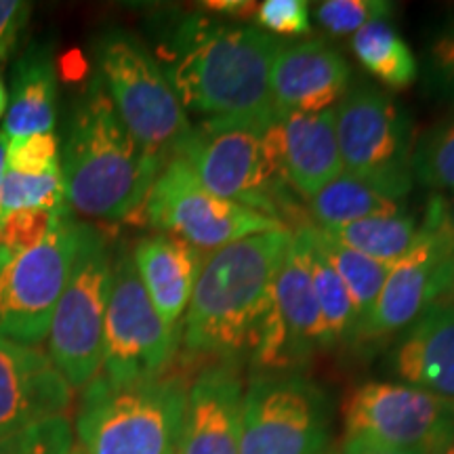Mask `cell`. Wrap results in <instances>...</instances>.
I'll use <instances>...</instances> for the list:
<instances>
[{"label": "cell", "instance_id": "1", "mask_svg": "<svg viewBox=\"0 0 454 454\" xmlns=\"http://www.w3.org/2000/svg\"><path fill=\"white\" fill-rule=\"evenodd\" d=\"M280 43L254 26H234L192 13L168 43V82L184 106L204 121L270 129L278 121L271 67Z\"/></svg>", "mask_w": 454, "mask_h": 454}, {"label": "cell", "instance_id": "2", "mask_svg": "<svg viewBox=\"0 0 454 454\" xmlns=\"http://www.w3.org/2000/svg\"><path fill=\"white\" fill-rule=\"evenodd\" d=\"M61 160L70 211L104 221L144 215L152 185L164 167L129 133L99 76L74 106Z\"/></svg>", "mask_w": 454, "mask_h": 454}, {"label": "cell", "instance_id": "3", "mask_svg": "<svg viewBox=\"0 0 454 454\" xmlns=\"http://www.w3.org/2000/svg\"><path fill=\"white\" fill-rule=\"evenodd\" d=\"M291 240V230L265 231L221 247L202 261L181 326L187 351L236 357L254 349Z\"/></svg>", "mask_w": 454, "mask_h": 454}, {"label": "cell", "instance_id": "4", "mask_svg": "<svg viewBox=\"0 0 454 454\" xmlns=\"http://www.w3.org/2000/svg\"><path fill=\"white\" fill-rule=\"evenodd\" d=\"M185 400L184 381L164 374L130 385L98 374L76 419L82 454H167L179 440Z\"/></svg>", "mask_w": 454, "mask_h": 454}, {"label": "cell", "instance_id": "5", "mask_svg": "<svg viewBox=\"0 0 454 454\" xmlns=\"http://www.w3.org/2000/svg\"><path fill=\"white\" fill-rule=\"evenodd\" d=\"M98 76L124 127L162 164L177 156L192 124L154 55L124 30H107L95 43Z\"/></svg>", "mask_w": 454, "mask_h": 454}, {"label": "cell", "instance_id": "6", "mask_svg": "<svg viewBox=\"0 0 454 454\" xmlns=\"http://www.w3.org/2000/svg\"><path fill=\"white\" fill-rule=\"evenodd\" d=\"M175 158L190 164L208 192L286 225L294 202L278 170L268 129L202 121Z\"/></svg>", "mask_w": 454, "mask_h": 454}, {"label": "cell", "instance_id": "7", "mask_svg": "<svg viewBox=\"0 0 454 454\" xmlns=\"http://www.w3.org/2000/svg\"><path fill=\"white\" fill-rule=\"evenodd\" d=\"M112 274L114 261L104 234L82 223L70 280L47 334L51 362L72 389L87 387L101 371Z\"/></svg>", "mask_w": 454, "mask_h": 454}, {"label": "cell", "instance_id": "8", "mask_svg": "<svg viewBox=\"0 0 454 454\" xmlns=\"http://www.w3.org/2000/svg\"><path fill=\"white\" fill-rule=\"evenodd\" d=\"M144 219L160 234L179 238L200 253L265 231L288 230L282 221L208 192L181 158H170L158 173Z\"/></svg>", "mask_w": 454, "mask_h": 454}, {"label": "cell", "instance_id": "9", "mask_svg": "<svg viewBox=\"0 0 454 454\" xmlns=\"http://www.w3.org/2000/svg\"><path fill=\"white\" fill-rule=\"evenodd\" d=\"M331 414L320 387L299 374H254L242 397L240 454H326Z\"/></svg>", "mask_w": 454, "mask_h": 454}, {"label": "cell", "instance_id": "10", "mask_svg": "<svg viewBox=\"0 0 454 454\" xmlns=\"http://www.w3.org/2000/svg\"><path fill=\"white\" fill-rule=\"evenodd\" d=\"M181 331L158 316L135 268L133 254L114 261L104 326L101 374L116 385L162 377L179 348Z\"/></svg>", "mask_w": 454, "mask_h": 454}, {"label": "cell", "instance_id": "11", "mask_svg": "<svg viewBox=\"0 0 454 454\" xmlns=\"http://www.w3.org/2000/svg\"><path fill=\"white\" fill-rule=\"evenodd\" d=\"M345 438L442 454L454 444V400L406 383H366L343 404Z\"/></svg>", "mask_w": 454, "mask_h": 454}, {"label": "cell", "instance_id": "12", "mask_svg": "<svg viewBox=\"0 0 454 454\" xmlns=\"http://www.w3.org/2000/svg\"><path fill=\"white\" fill-rule=\"evenodd\" d=\"M81 234L82 221L67 213L47 240L0 265V337L26 345L47 337Z\"/></svg>", "mask_w": 454, "mask_h": 454}, {"label": "cell", "instance_id": "13", "mask_svg": "<svg viewBox=\"0 0 454 454\" xmlns=\"http://www.w3.org/2000/svg\"><path fill=\"white\" fill-rule=\"evenodd\" d=\"M454 294V238L444 221V198H431L417 240L391 265L377 303L357 334L385 337L411 326L438 301Z\"/></svg>", "mask_w": 454, "mask_h": 454}, {"label": "cell", "instance_id": "14", "mask_svg": "<svg viewBox=\"0 0 454 454\" xmlns=\"http://www.w3.org/2000/svg\"><path fill=\"white\" fill-rule=\"evenodd\" d=\"M345 173L412 184V124L402 106L374 87L348 90L334 110Z\"/></svg>", "mask_w": 454, "mask_h": 454}, {"label": "cell", "instance_id": "15", "mask_svg": "<svg viewBox=\"0 0 454 454\" xmlns=\"http://www.w3.org/2000/svg\"><path fill=\"white\" fill-rule=\"evenodd\" d=\"M331 339L317 305L305 247L293 234L271 291V305L259 326L253 357L261 368H286Z\"/></svg>", "mask_w": 454, "mask_h": 454}, {"label": "cell", "instance_id": "16", "mask_svg": "<svg viewBox=\"0 0 454 454\" xmlns=\"http://www.w3.org/2000/svg\"><path fill=\"white\" fill-rule=\"evenodd\" d=\"M72 387L38 345L0 337V440L43 419L59 417Z\"/></svg>", "mask_w": 454, "mask_h": 454}, {"label": "cell", "instance_id": "17", "mask_svg": "<svg viewBox=\"0 0 454 454\" xmlns=\"http://www.w3.org/2000/svg\"><path fill=\"white\" fill-rule=\"evenodd\" d=\"M351 67L325 41H299L278 47L271 67V98L278 116L333 110L345 98Z\"/></svg>", "mask_w": 454, "mask_h": 454}, {"label": "cell", "instance_id": "18", "mask_svg": "<svg viewBox=\"0 0 454 454\" xmlns=\"http://www.w3.org/2000/svg\"><path fill=\"white\" fill-rule=\"evenodd\" d=\"M274 158L288 190L311 200L343 173L334 110L284 114L268 129Z\"/></svg>", "mask_w": 454, "mask_h": 454}, {"label": "cell", "instance_id": "19", "mask_svg": "<svg viewBox=\"0 0 454 454\" xmlns=\"http://www.w3.org/2000/svg\"><path fill=\"white\" fill-rule=\"evenodd\" d=\"M242 381L231 366H211L187 389L181 454H240Z\"/></svg>", "mask_w": 454, "mask_h": 454}, {"label": "cell", "instance_id": "20", "mask_svg": "<svg viewBox=\"0 0 454 454\" xmlns=\"http://www.w3.org/2000/svg\"><path fill=\"white\" fill-rule=\"evenodd\" d=\"M394 371L412 387L454 400V299L417 317L394 351Z\"/></svg>", "mask_w": 454, "mask_h": 454}, {"label": "cell", "instance_id": "21", "mask_svg": "<svg viewBox=\"0 0 454 454\" xmlns=\"http://www.w3.org/2000/svg\"><path fill=\"white\" fill-rule=\"evenodd\" d=\"M130 254L158 316L179 328L200 274L202 253L179 238L154 234L141 238Z\"/></svg>", "mask_w": 454, "mask_h": 454}, {"label": "cell", "instance_id": "22", "mask_svg": "<svg viewBox=\"0 0 454 454\" xmlns=\"http://www.w3.org/2000/svg\"><path fill=\"white\" fill-rule=\"evenodd\" d=\"M57 122V74L49 43H32L17 59L3 133L11 139L53 133Z\"/></svg>", "mask_w": 454, "mask_h": 454}, {"label": "cell", "instance_id": "23", "mask_svg": "<svg viewBox=\"0 0 454 454\" xmlns=\"http://www.w3.org/2000/svg\"><path fill=\"white\" fill-rule=\"evenodd\" d=\"M412 190V184L372 179L364 175L340 173L309 200L314 225L333 231L356 221L394 217L402 213L400 200Z\"/></svg>", "mask_w": 454, "mask_h": 454}, {"label": "cell", "instance_id": "24", "mask_svg": "<svg viewBox=\"0 0 454 454\" xmlns=\"http://www.w3.org/2000/svg\"><path fill=\"white\" fill-rule=\"evenodd\" d=\"M301 230L309 238V242L325 254L331 268L337 271V276L348 288L356 311V334L360 326L364 325L368 314L377 303L379 293H381L385 278H387L391 265L381 263V261L366 257V254L354 251V248L345 247L343 242L337 240L331 231L320 230L314 223H303Z\"/></svg>", "mask_w": 454, "mask_h": 454}, {"label": "cell", "instance_id": "25", "mask_svg": "<svg viewBox=\"0 0 454 454\" xmlns=\"http://www.w3.org/2000/svg\"><path fill=\"white\" fill-rule=\"evenodd\" d=\"M362 66L389 89H406L419 78L417 57L387 20H377L351 36Z\"/></svg>", "mask_w": 454, "mask_h": 454}, {"label": "cell", "instance_id": "26", "mask_svg": "<svg viewBox=\"0 0 454 454\" xmlns=\"http://www.w3.org/2000/svg\"><path fill=\"white\" fill-rule=\"evenodd\" d=\"M331 234L354 248V251L366 254V257L381 261V263L394 265L397 259L404 257L408 248L419 236L417 219L411 215H394V217H372L356 221Z\"/></svg>", "mask_w": 454, "mask_h": 454}, {"label": "cell", "instance_id": "27", "mask_svg": "<svg viewBox=\"0 0 454 454\" xmlns=\"http://www.w3.org/2000/svg\"><path fill=\"white\" fill-rule=\"evenodd\" d=\"M293 234L297 236L305 247V257H308L311 282H314L316 299L317 305H320L322 317H325L331 345L339 343V340L348 337H354L356 311L354 305H351L348 288L343 286L337 271L331 268V263H328L325 254L309 242V238L305 236V231L301 230V227H297V231H293Z\"/></svg>", "mask_w": 454, "mask_h": 454}, {"label": "cell", "instance_id": "28", "mask_svg": "<svg viewBox=\"0 0 454 454\" xmlns=\"http://www.w3.org/2000/svg\"><path fill=\"white\" fill-rule=\"evenodd\" d=\"M411 173L435 192L454 190V110L414 139Z\"/></svg>", "mask_w": 454, "mask_h": 454}, {"label": "cell", "instance_id": "29", "mask_svg": "<svg viewBox=\"0 0 454 454\" xmlns=\"http://www.w3.org/2000/svg\"><path fill=\"white\" fill-rule=\"evenodd\" d=\"M64 207L67 202L61 167L43 175H21L7 168L0 181V219L15 211Z\"/></svg>", "mask_w": 454, "mask_h": 454}, {"label": "cell", "instance_id": "30", "mask_svg": "<svg viewBox=\"0 0 454 454\" xmlns=\"http://www.w3.org/2000/svg\"><path fill=\"white\" fill-rule=\"evenodd\" d=\"M67 213H72L70 207L30 208L4 215L0 219V265L47 240Z\"/></svg>", "mask_w": 454, "mask_h": 454}, {"label": "cell", "instance_id": "31", "mask_svg": "<svg viewBox=\"0 0 454 454\" xmlns=\"http://www.w3.org/2000/svg\"><path fill=\"white\" fill-rule=\"evenodd\" d=\"M425 89L454 107V11L431 30L425 44Z\"/></svg>", "mask_w": 454, "mask_h": 454}, {"label": "cell", "instance_id": "32", "mask_svg": "<svg viewBox=\"0 0 454 454\" xmlns=\"http://www.w3.org/2000/svg\"><path fill=\"white\" fill-rule=\"evenodd\" d=\"M72 423L66 414H59L0 440V454H72Z\"/></svg>", "mask_w": 454, "mask_h": 454}, {"label": "cell", "instance_id": "33", "mask_svg": "<svg viewBox=\"0 0 454 454\" xmlns=\"http://www.w3.org/2000/svg\"><path fill=\"white\" fill-rule=\"evenodd\" d=\"M391 3L385 0H326L316 9L320 26L334 36L356 34L357 30L377 20H387Z\"/></svg>", "mask_w": 454, "mask_h": 454}, {"label": "cell", "instance_id": "34", "mask_svg": "<svg viewBox=\"0 0 454 454\" xmlns=\"http://www.w3.org/2000/svg\"><path fill=\"white\" fill-rule=\"evenodd\" d=\"M59 139L55 133L27 135L21 139H11L7 147L9 170L21 175H43L61 167Z\"/></svg>", "mask_w": 454, "mask_h": 454}, {"label": "cell", "instance_id": "35", "mask_svg": "<svg viewBox=\"0 0 454 454\" xmlns=\"http://www.w3.org/2000/svg\"><path fill=\"white\" fill-rule=\"evenodd\" d=\"M259 30H268L280 36H303L309 34V3L305 0H265L254 15Z\"/></svg>", "mask_w": 454, "mask_h": 454}, {"label": "cell", "instance_id": "36", "mask_svg": "<svg viewBox=\"0 0 454 454\" xmlns=\"http://www.w3.org/2000/svg\"><path fill=\"white\" fill-rule=\"evenodd\" d=\"M30 3L0 0V64L9 59L30 20Z\"/></svg>", "mask_w": 454, "mask_h": 454}, {"label": "cell", "instance_id": "37", "mask_svg": "<svg viewBox=\"0 0 454 454\" xmlns=\"http://www.w3.org/2000/svg\"><path fill=\"white\" fill-rule=\"evenodd\" d=\"M202 7L211 13H221L227 17H234V20H254L257 15L259 4L251 3V0H207L202 3Z\"/></svg>", "mask_w": 454, "mask_h": 454}, {"label": "cell", "instance_id": "38", "mask_svg": "<svg viewBox=\"0 0 454 454\" xmlns=\"http://www.w3.org/2000/svg\"><path fill=\"white\" fill-rule=\"evenodd\" d=\"M334 454H421V452L397 450V448L374 444V442L360 440V438H345V444L340 446V450Z\"/></svg>", "mask_w": 454, "mask_h": 454}, {"label": "cell", "instance_id": "39", "mask_svg": "<svg viewBox=\"0 0 454 454\" xmlns=\"http://www.w3.org/2000/svg\"><path fill=\"white\" fill-rule=\"evenodd\" d=\"M7 147H9V137L4 133H0V181H3L4 173H7Z\"/></svg>", "mask_w": 454, "mask_h": 454}, {"label": "cell", "instance_id": "40", "mask_svg": "<svg viewBox=\"0 0 454 454\" xmlns=\"http://www.w3.org/2000/svg\"><path fill=\"white\" fill-rule=\"evenodd\" d=\"M444 221H446L448 231H450L454 238V194L452 198H444Z\"/></svg>", "mask_w": 454, "mask_h": 454}, {"label": "cell", "instance_id": "41", "mask_svg": "<svg viewBox=\"0 0 454 454\" xmlns=\"http://www.w3.org/2000/svg\"><path fill=\"white\" fill-rule=\"evenodd\" d=\"M7 106H9L7 89H4L3 81H0V121H3V118H4V114H7Z\"/></svg>", "mask_w": 454, "mask_h": 454}, {"label": "cell", "instance_id": "42", "mask_svg": "<svg viewBox=\"0 0 454 454\" xmlns=\"http://www.w3.org/2000/svg\"><path fill=\"white\" fill-rule=\"evenodd\" d=\"M167 454H181V450H179V440H177V442H175V444H173V446H170V450H168Z\"/></svg>", "mask_w": 454, "mask_h": 454}, {"label": "cell", "instance_id": "43", "mask_svg": "<svg viewBox=\"0 0 454 454\" xmlns=\"http://www.w3.org/2000/svg\"><path fill=\"white\" fill-rule=\"evenodd\" d=\"M442 454H454V444H452V446H448V448H446V450H444V452H442Z\"/></svg>", "mask_w": 454, "mask_h": 454}, {"label": "cell", "instance_id": "44", "mask_svg": "<svg viewBox=\"0 0 454 454\" xmlns=\"http://www.w3.org/2000/svg\"><path fill=\"white\" fill-rule=\"evenodd\" d=\"M72 454H82V452H72Z\"/></svg>", "mask_w": 454, "mask_h": 454}]
</instances>
